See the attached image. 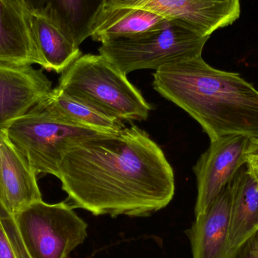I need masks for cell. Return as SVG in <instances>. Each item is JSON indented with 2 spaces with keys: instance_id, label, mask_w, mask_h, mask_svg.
Instances as JSON below:
<instances>
[{
  "instance_id": "cell-1",
  "label": "cell",
  "mask_w": 258,
  "mask_h": 258,
  "mask_svg": "<svg viewBox=\"0 0 258 258\" xmlns=\"http://www.w3.org/2000/svg\"><path fill=\"white\" fill-rule=\"evenodd\" d=\"M57 178L73 207L95 216L148 217L165 209L175 192L165 153L135 125L73 146Z\"/></svg>"
},
{
  "instance_id": "cell-2",
  "label": "cell",
  "mask_w": 258,
  "mask_h": 258,
  "mask_svg": "<svg viewBox=\"0 0 258 258\" xmlns=\"http://www.w3.org/2000/svg\"><path fill=\"white\" fill-rule=\"evenodd\" d=\"M153 86L194 118L211 141L258 138V91L239 74L215 69L201 55L159 68Z\"/></svg>"
},
{
  "instance_id": "cell-3",
  "label": "cell",
  "mask_w": 258,
  "mask_h": 258,
  "mask_svg": "<svg viewBox=\"0 0 258 258\" xmlns=\"http://www.w3.org/2000/svg\"><path fill=\"white\" fill-rule=\"evenodd\" d=\"M126 76L101 54H83L61 73L56 88L117 120H146L151 106Z\"/></svg>"
},
{
  "instance_id": "cell-4",
  "label": "cell",
  "mask_w": 258,
  "mask_h": 258,
  "mask_svg": "<svg viewBox=\"0 0 258 258\" xmlns=\"http://www.w3.org/2000/svg\"><path fill=\"white\" fill-rule=\"evenodd\" d=\"M210 37L177 21L162 28L128 36L109 38L101 42L100 54L121 72L159 68L202 55Z\"/></svg>"
},
{
  "instance_id": "cell-5",
  "label": "cell",
  "mask_w": 258,
  "mask_h": 258,
  "mask_svg": "<svg viewBox=\"0 0 258 258\" xmlns=\"http://www.w3.org/2000/svg\"><path fill=\"white\" fill-rule=\"evenodd\" d=\"M5 133L36 174L57 177L62 158L73 146L108 135L60 122L33 108L12 122Z\"/></svg>"
},
{
  "instance_id": "cell-6",
  "label": "cell",
  "mask_w": 258,
  "mask_h": 258,
  "mask_svg": "<svg viewBox=\"0 0 258 258\" xmlns=\"http://www.w3.org/2000/svg\"><path fill=\"white\" fill-rule=\"evenodd\" d=\"M12 216L31 258H68L88 236L87 223L65 202L41 200Z\"/></svg>"
},
{
  "instance_id": "cell-7",
  "label": "cell",
  "mask_w": 258,
  "mask_h": 258,
  "mask_svg": "<svg viewBox=\"0 0 258 258\" xmlns=\"http://www.w3.org/2000/svg\"><path fill=\"white\" fill-rule=\"evenodd\" d=\"M104 6L150 11L209 37L234 23L241 13L240 0H106Z\"/></svg>"
},
{
  "instance_id": "cell-8",
  "label": "cell",
  "mask_w": 258,
  "mask_h": 258,
  "mask_svg": "<svg viewBox=\"0 0 258 258\" xmlns=\"http://www.w3.org/2000/svg\"><path fill=\"white\" fill-rule=\"evenodd\" d=\"M249 138L245 135H227L211 141L194 168L197 177L195 217L207 212L236 173L246 165Z\"/></svg>"
},
{
  "instance_id": "cell-9",
  "label": "cell",
  "mask_w": 258,
  "mask_h": 258,
  "mask_svg": "<svg viewBox=\"0 0 258 258\" xmlns=\"http://www.w3.org/2000/svg\"><path fill=\"white\" fill-rule=\"evenodd\" d=\"M42 70L0 63V131L25 115L52 90Z\"/></svg>"
},
{
  "instance_id": "cell-10",
  "label": "cell",
  "mask_w": 258,
  "mask_h": 258,
  "mask_svg": "<svg viewBox=\"0 0 258 258\" xmlns=\"http://www.w3.org/2000/svg\"><path fill=\"white\" fill-rule=\"evenodd\" d=\"M30 16L42 18L77 47L90 37L106 0H18Z\"/></svg>"
},
{
  "instance_id": "cell-11",
  "label": "cell",
  "mask_w": 258,
  "mask_h": 258,
  "mask_svg": "<svg viewBox=\"0 0 258 258\" xmlns=\"http://www.w3.org/2000/svg\"><path fill=\"white\" fill-rule=\"evenodd\" d=\"M36 175L3 132L0 141V208L15 215L42 200Z\"/></svg>"
},
{
  "instance_id": "cell-12",
  "label": "cell",
  "mask_w": 258,
  "mask_h": 258,
  "mask_svg": "<svg viewBox=\"0 0 258 258\" xmlns=\"http://www.w3.org/2000/svg\"><path fill=\"white\" fill-rule=\"evenodd\" d=\"M0 63L43 65L31 17L18 0H0Z\"/></svg>"
},
{
  "instance_id": "cell-13",
  "label": "cell",
  "mask_w": 258,
  "mask_h": 258,
  "mask_svg": "<svg viewBox=\"0 0 258 258\" xmlns=\"http://www.w3.org/2000/svg\"><path fill=\"white\" fill-rule=\"evenodd\" d=\"M231 191L223 189L207 212L196 218L185 233L192 258H229L228 234Z\"/></svg>"
},
{
  "instance_id": "cell-14",
  "label": "cell",
  "mask_w": 258,
  "mask_h": 258,
  "mask_svg": "<svg viewBox=\"0 0 258 258\" xmlns=\"http://www.w3.org/2000/svg\"><path fill=\"white\" fill-rule=\"evenodd\" d=\"M231 204L229 224V258L258 233V183L246 165L230 183Z\"/></svg>"
},
{
  "instance_id": "cell-15",
  "label": "cell",
  "mask_w": 258,
  "mask_h": 258,
  "mask_svg": "<svg viewBox=\"0 0 258 258\" xmlns=\"http://www.w3.org/2000/svg\"><path fill=\"white\" fill-rule=\"evenodd\" d=\"M33 109L45 112L60 122L108 135L118 133L125 127L122 121L110 117L71 98L57 88L53 89L49 95Z\"/></svg>"
},
{
  "instance_id": "cell-16",
  "label": "cell",
  "mask_w": 258,
  "mask_h": 258,
  "mask_svg": "<svg viewBox=\"0 0 258 258\" xmlns=\"http://www.w3.org/2000/svg\"><path fill=\"white\" fill-rule=\"evenodd\" d=\"M170 22L161 15L144 9L104 6L94 22L90 37L102 42L109 38L162 28Z\"/></svg>"
},
{
  "instance_id": "cell-17",
  "label": "cell",
  "mask_w": 258,
  "mask_h": 258,
  "mask_svg": "<svg viewBox=\"0 0 258 258\" xmlns=\"http://www.w3.org/2000/svg\"><path fill=\"white\" fill-rule=\"evenodd\" d=\"M30 17L32 30L43 62V69L61 74L83 55L80 47L68 40L54 26L42 18Z\"/></svg>"
},
{
  "instance_id": "cell-18",
  "label": "cell",
  "mask_w": 258,
  "mask_h": 258,
  "mask_svg": "<svg viewBox=\"0 0 258 258\" xmlns=\"http://www.w3.org/2000/svg\"><path fill=\"white\" fill-rule=\"evenodd\" d=\"M0 219L17 258H31L20 236L14 217L6 213L3 209H0Z\"/></svg>"
},
{
  "instance_id": "cell-19",
  "label": "cell",
  "mask_w": 258,
  "mask_h": 258,
  "mask_svg": "<svg viewBox=\"0 0 258 258\" xmlns=\"http://www.w3.org/2000/svg\"><path fill=\"white\" fill-rule=\"evenodd\" d=\"M0 258H17L0 219Z\"/></svg>"
},
{
  "instance_id": "cell-20",
  "label": "cell",
  "mask_w": 258,
  "mask_h": 258,
  "mask_svg": "<svg viewBox=\"0 0 258 258\" xmlns=\"http://www.w3.org/2000/svg\"><path fill=\"white\" fill-rule=\"evenodd\" d=\"M233 258H258V251L254 236L237 251Z\"/></svg>"
},
{
  "instance_id": "cell-21",
  "label": "cell",
  "mask_w": 258,
  "mask_h": 258,
  "mask_svg": "<svg viewBox=\"0 0 258 258\" xmlns=\"http://www.w3.org/2000/svg\"><path fill=\"white\" fill-rule=\"evenodd\" d=\"M245 156L246 159H258V138H249Z\"/></svg>"
},
{
  "instance_id": "cell-22",
  "label": "cell",
  "mask_w": 258,
  "mask_h": 258,
  "mask_svg": "<svg viewBox=\"0 0 258 258\" xmlns=\"http://www.w3.org/2000/svg\"><path fill=\"white\" fill-rule=\"evenodd\" d=\"M246 166L258 183V159H247Z\"/></svg>"
},
{
  "instance_id": "cell-23",
  "label": "cell",
  "mask_w": 258,
  "mask_h": 258,
  "mask_svg": "<svg viewBox=\"0 0 258 258\" xmlns=\"http://www.w3.org/2000/svg\"><path fill=\"white\" fill-rule=\"evenodd\" d=\"M254 241H255L256 246H257V251H258V233H256L254 236Z\"/></svg>"
},
{
  "instance_id": "cell-24",
  "label": "cell",
  "mask_w": 258,
  "mask_h": 258,
  "mask_svg": "<svg viewBox=\"0 0 258 258\" xmlns=\"http://www.w3.org/2000/svg\"><path fill=\"white\" fill-rule=\"evenodd\" d=\"M3 132H5V131H0V141H1L2 133H3Z\"/></svg>"
}]
</instances>
